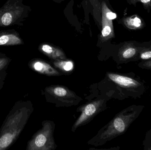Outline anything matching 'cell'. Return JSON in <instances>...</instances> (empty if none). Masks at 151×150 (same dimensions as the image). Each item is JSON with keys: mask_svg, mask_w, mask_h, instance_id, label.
Listing matches in <instances>:
<instances>
[{"mask_svg": "<svg viewBox=\"0 0 151 150\" xmlns=\"http://www.w3.org/2000/svg\"><path fill=\"white\" fill-rule=\"evenodd\" d=\"M129 4L136 5L137 3L142 4L144 7L147 10L151 11V0H127Z\"/></svg>", "mask_w": 151, "mask_h": 150, "instance_id": "5bb4252c", "label": "cell"}, {"mask_svg": "<svg viewBox=\"0 0 151 150\" xmlns=\"http://www.w3.org/2000/svg\"><path fill=\"white\" fill-rule=\"evenodd\" d=\"M40 50L52 60H67L66 55L62 49L49 44H42L40 47Z\"/></svg>", "mask_w": 151, "mask_h": 150, "instance_id": "9c48e42d", "label": "cell"}, {"mask_svg": "<svg viewBox=\"0 0 151 150\" xmlns=\"http://www.w3.org/2000/svg\"><path fill=\"white\" fill-rule=\"evenodd\" d=\"M122 22L126 27L131 30H140L145 26L143 20L136 15L124 18Z\"/></svg>", "mask_w": 151, "mask_h": 150, "instance_id": "8fae6325", "label": "cell"}, {"mask_svg": "<svg viewBox=\"0 0 151 150\" xmlns=\"http://www.w3.org/2000/svg\"><path fill=\"white\" fill-rule=\"evenodd\" d=\"M8 64V61L7 59H0V71L4 69Z\"/></svg>", "mask_w": 151, "mask_h": 150, "instance_id": "ffe728a7", "label": "cell"}, {"mask_svg": "<svg viewBox=\"0 0 151 150\" xmlns=\"http://www.w3.org/2000/svg\"><path fill=\"white\" fill-rule=\"evenodd\" d=\"M44 93L47 102L55 104L58 107L77 105L82 100L74 92L63 85L48 86L44 90Z\"/></svg>", "mask_w": 151, "mask_h": 150, "instance_id": "277c9868", "label": "cell"}, {"mask_svg": "<svg viewBox=\"0 0 151 150\" xmlns=\"http://www.w3.org/2000/svg\"><path fill=\"white\" fill-rule=\"evenodd\" d=\"M30 67L38 73L47 76H58L64 75L47 62L41 60L33 61Z\"/></svg>", "mask_w": 151, "mask_h": 150, "instance_id": "ba28073f", "label": "cell"}, {"mask_svg": "<svg viewBox=\"0 0 151 150\" xmlns=\"http://www.w3.org/2000/svg\"><path fill=\"white\" fill-rule=\"evenodd\" d=\"M138 66L141 68L151 70V60L143 61L138 64Z\"/></svg>", "mask_w": 151, "mask_h": 150, "instance_id": "ac0fdd59", "label": "cell"}, {"mask_svg": "<svg viewBox=\"0 0 151 150\" xmlns=\"http://www.w3.org/2000/svg\"><path fill=\"white\" fill-rule=\"evenodd\" d=\"M55 124L53 121L42 122V128L36 132L28 142V150H53L57 147L54 137Z\"/></svg>", "mask_w": 151, "mask_h": 150, "instance_id": "5b68a950", "label": "cell"}, {"mask_svg": "<svg viewBox=\"0 0 151 150\" xmlns=\"http://www.w3.org/2000/svg\"><path fill=\"white\" fill-rule=\"evenodd\" d=\"M102 16L109 20L113 21L117 18V14L113 12L108 8L104 1H103L102 3Z\"/></svg>", "mask_w": 151, "mask_h": 150, "instance_id": "4fadbf2b", "label": "cell"}, {"mask_svg": "<svg viewBox=\"0 0 151 150\" xmlns=\"http://www.w3.org/2000/svg\"><path fill=\"white\" fill-rule=\"evenodd\" d=\"M139 59L143 60H151V50L144 48L139 54Z\"/></svg>", "mask_w": 151, "mask_h": 150, "instance_id": "2e32d148", "label": "cell"}, {"mask_svg": "<svg viewBox=\"0 0 151 150\" xmlns=\"http://www.w3.org/2000/svg\"><path fill=\"white\" fill-rule=\"evenodd\" d=\"M106 78L111 83L112 97L120 100L128 98H141L146 91L144 82L134 73L107 72Z\"/></svg>", "mask_w": 151, "mask_h": 150, "instance_id": "7a4b0ae2", "label": "cell"}, {"mask_svg": "<svg viewBox=\"0 0 151 150\" xmlns=\"http://www.w3.org/2000/svg\"><path fill=\"white\" fill-rule=\"evenodd\" d=\"M52 63L57 69L64 74L71 72L74 68L73 63L70 60H53Z\"/></svg>", "mask_w": 151, "mask_h": 150, "instance_id": "7c38bea8", "label": "cell"}, {"mask_svg": "<svg viewBox=\"0 0 151 150\" xmlns=\"http://www.w3.org/2000/svg\"><path fill=\"white\" fill-rule=\"evenodd\" d=\"M143 145L145 150H151V128L145 134Z\"/></svg>", "mask_w": 151, "mask_h": 150, "instance_id": "9a60e30c", "label": "cell"}, {"mask_svg": "<svg viewBox=\"0 0 151 150\" xmlns=\"http://www.w3.org/2000/svg\"><path fill=\"white\" fill-rule=\"evenodd\" d=\"M12 17L10 13H5L2 17L1 21L3 24L5 26L9 25L12 22Z\"/></svg>", "mask_w": 151, "mask_h": 150, "instance_id": "e0dca14e", "label": "cell"}, {"mask_svg": "<svg viewBox=\"0 0 151 150\" xmlns=\"http://www.w3.org/2000/svg\"><path fill=\"white\" fill-rule=\"evenodd\" d=\"M107 101L106 98L98 99L79 107L77 111L81 114L73 124L72 131L74 132L79 127L90 122L95 116L106 108Z\"/></svg>", "mask_w": 151, "mask_h": 150, "instance_id": "8992f818", "label": "cell"}, {"mask_svg": "<svg viewBox=\"0 0 151 150\" xmlns=\"http://www.w3.org/2000/svg\"><path fill=\"white\" fill-rule=\"evenodd\" d=\"M10 38L8 35H3L0 37V45H4L9 42Z\"/></svg>", "mask_w": 151, "mask_h": 150, "instance_id": "d6986e66", "label": "cell"}, {"mask_svg": "<svg viewBox=\"0 0 151 150\" xmlns=\"http://www.w3.org/2000/svg\"><path fill=\"white\" fill-rule=\"evenodd\" d=\"M134 45V43H127L119 49L118 57L121 63H128L139 59V54L143 49Z\"/></svg>", "mask_w": 151, "mask_h": 150, "instance_id": "52a82bcc", "label": "cell"}, {"mask_svg": "<svg viewBox=\"0 0 151 150\" xmlns=\"http://www.w3.org/2000/svg\"><path fill=\"white\" fill-rule=\"evenodd\" d=\"M102 30L100 39L102 42L107 41L114 37L112 20H109L102 16Z\"/></svg>", "mask_w": 151, "mask_h": 150, "instance_id": "30bf717a", "label": "cell"}, {"mask_svg": "<svg viewBox=\"0 0 151 150\" xmlns=\"http://www.w3.org/2000/svg\"><path fill=\"white\" fill-rule=\"evenodd\" d=\"M3 76H0V88L1 87L2 85L3 84Z\"/></svg>", "mask_w": 151, "mask_h": 150, "instance_id": "44dd1931", "label": "cell"}, {"mask_svg": "<svg viewBox=\"0 0 151 150\" xmlns=\"http://www.w3.org/2000/svg\"><path fill=\"white\" fill-rule=\"evenodd\" d=\"M30 112L26 107L13 108L0 131V150L6 149L14 143L27 122Z\"/></svg>", "mask_w": 151, "mask_h": 150, "instance_id": "3957f363", "label": "cell"}, {"mask_svg": "<svg viewBox=\"0 0 151 150\" xmlns=\"http://www.w3.org/2000/svg\"><path fill=\"white\" fill-rule=\"evenodd\" d=\"M144 108V106L133 105L123 109L100 129L88 144L96 146L102 145L125 134Z\"/></svg>", "mask_w": 151, "mask_h": 150, "instance_id": "6da1fadb", "label": "cell"}]
</instances>
